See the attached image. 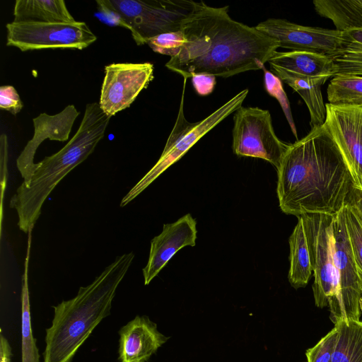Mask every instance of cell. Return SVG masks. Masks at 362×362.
Wrapping results in <instances>:
<instances>
[{
  "mask_svg": "<svg viewBox=\"0 0 362 362\" xmlns=\"http://www.w3.org/2000/svg\"><path fill=\"white\" fill-rule=\"evenodd\" d=\"M228 11V6L197 2L182 26L185 43L165 66L186 79L198 74L227 78L265 67L279 42L233 20Z\"/></svg>",
  "mask_w": 362,
  "mask_h": 362,
  "instance_id": "1",
  "label": "cell"
},
{
  "mask_svg": "<svg viewBox=\"0 0 362 362\" xmlns=\"http://www.w3.org/2000/svg\"><path fill=\"white\" fill-rule=\"evenodd\" d=\"M277 170L281 210L288 215L334 216L354 186L337 146L324 124L290 145Z\"/></svg>",
  "mask_w": 362,
  "mask_h": 362,
  "instance_id": "2",
  "label": "cell"
},
{
  "mask_svg": "<svg viewBox=\"0 0 362 362\" xmlns=\"http://www.w3.org/2000/svg\"><path fill=\"white\" fill-rule=\"evenodd\" d=\"M134 258L131 252L117 256L71 299L53 306L52 325L46 329L43 362H71L98 325L110 315L117 289Z\"/></svg>",
  "mask_w": 362,
  "mask_h": 362,
  "instance_id": "3",
  "label": "cell"
},
{
  "mask_svg": "<svg viewBox=\"0 0 362 362\" xmlns=\"http://www.w3.org/2000/svg\"><path fill=\"white\" fill-rule=\"evenodd\" d=\"M110 118L99 103L87 104L74 136L59 151L35 164L30 182H22L10 200L21 230L28 233L33 228L45 201L58 183L93 152L103 139Z\"/></svg>",
  "mask_w": 362,
  "mask_h": 362,
  "instance_id": "4",
  "label": "cell"
},
{
  "mask_svg": "<svg viewBox=\"0 0 362 362\" xmlns=\"http://www.w3.org/2000/svg\"><path fill=\"white\" fill-rule=\"evenodd\" d=\"M187 80L184 78L180 109L175 123L160 158L122 198L121 207L131 202L165 170L180 160L206 133L239 109L248 94V89H244L206 118L199 122H190L185 118L184 112Z\"/></svg>",
  "mask_w": 362,
  "mask_h": 362,
  "instance_id": "5",
  "label": "cell"
},
{
  "mask_svg": "<svg viewBox=\"0 0 362 362\" xmlns=\"http://www.w3.org/2000/svg\"><path fill=\"white\" fill-rule=\"evenodd\" d=\"M300 217L315 277V303L321 308L329 307L332 317L337 309L338 296L333 235L334 216L309 214Z\"/></svg>",
  "mask_w": 362,
  "mask_h": 362,
  "instance_id": "6",
  "label": "cell"
},
{
  "mask_svg": "<svg viewBox=\"0 0 362 362\" xmlns=\"http://www.w3.org/2000/svg\"><path fill=\"white\" fill-rule=\"evenodd\" d=\"M119 13L131 28L137 45H143L158 35L181 30L193 12L192 0H105Z\"/></svg>",
  "mask_w": 362,
  "mask_h": 362,
  "instance_id": "7",
  "label": "cell"
},
{
  "mask_svg": "<svg viewBox=\"0 0 362 362\" xmlns=\"http://www.w3.org/2000/svg\"><path fill=\"white\" fill-rule=\"evenodd\" d=\"M233 153L264 159L277 170L291 144L276 134L269 110L241 106L233 116Z\"/></svg>",
  "mask_w": 362,
  "mask_h": 362,
  "instance_id": "8",
  "label": "cell"
},
{
  "mask_svg": "<svg viewBox=\"0 0 362 362\" xmlns=\"http://www.w3.org/2000/svg\"><path fill=\"white\" fill-rule=\"evenodd\" d=\"M6 45L18 48L22 52L70 48L83 49L93 44L96 35L86 23H8Z\"/></svg>",
  "mask_w": 362,
  "mask_h": 362,
  "instance_id": "9",
  "label": "cell"
},
{
  "mask_svg": "<svg viewBox=\"0 0 362 362\" xmlns=\"http://www.w3.org/2000/svg\"><path fill=\"white\" fill-rule=\"evenodd\" d=\"M333 235L338 296L336 311L330 319L334 325L343 321H359L362 313V281L351 251L344 208L334 215Z\"/></svg>",
  "mask_w": 362,
  "mask_h": 362,
  "instance_id": "10",
  "label": "cell"
},
{
  "mask_svg": "<svg viewBox=\"0 0 362 362\" xmlns=\"http://www.w3.org/2000/svg\"><path fill=\"white\" fill-rule=\"evenodd\" d=\"M255 28L276 40L279 47L317 53L335 58L344 50L343 32L298 25L282 18H268Z\"/></svg>",
  "mask_w": 362,
  "mask_h": 362,
  "instance_id": "11",
  "label": "cell"
},
{
  "mask_svg": "<svg viewBox=\"0 0 362 362\" xmlns=\"http://www.w3.org/2000/svg\"><path fill=\"white\" fill-rule=\"evenodd\" d=\"M153 64L114 63L105 66L99 105L112 117L129 107L153 79Z\"/></svg>",
  "mask_w": 362,
  "mask_h": 362,
  "instance_id": "12",
  "label": "cell"
},
{
  "mask_svg": "<svg viewBox=\"0 0 362 362\" xmlns=\"http://www.w3.org/2000/svg\"><path fill=\"white\" fill-rule=\"evenodd\" d=\"M325 106L324 125L347 165L354 187L362 190V105Z\"/></svg>",
  "mask_w": 362,
  "mask_h": 362,
  "instance_id": "13",
  "label": "cell"
},
{
  "mask_svg": "<svg viewBox=\"0 0 362 362\" xmlns=\"http://www.w3.org/2000/svg\"><path fill=\"white\" fill-rule=\"evenodd\" d=\"M197 234V223L190 214L165 223L161 233L151 241L148 259L142 269L144 284H149L180 249L194 246Z\"/></svg>",
  "mask_w": 362,
  "mask_h": 362,
  "instance_id": "14",
  "label": "cell"
},
{
  "mask_svg": "<svg viewBox=\"0 0 362 362\" xmlns=\"http://www.w3.org/2000/svg\"><path fill=\"white\" fill-rule=\"evenodd\" d=\"M79 114L74 105H69L56 115L43 112L33 119L34 134L16 159V167L23 178V184L27 185L30 181L36 164L34 163L35 155L40 145L47 139L67 141Z\"/></svg>",
  "mask_w": 362,
  "mask_h": 362,
  "instance_id": "15",
  "label": "cell"
},
{
  "mask_svg": "<svg viewBox=\"0 0 362 362\" xmlns=\"http://www.w3.org/2000/svg\"><path fill=\"white\" fill-rule=\"evenodd\" d=\"M120 362H146L169 339L148 316L136 315L119 331Z\"/></svg>",
  "mask_w": 362,
  "mask_h": 362,
  "instance_id": "16",
  "label": "cell"
},
{
  "mask_svg": "<svg viewBox=\"0 0 362 362\" xmlns=\"http://www.w3.org/2000/svg\"><path fill=\"white\" fill-rule=\"evenodd\" d=\"M268 62L271 69H279L306 78L329 79L337 74L334 58L310 52L276 51Z\"/></svg>",
  "mask_w": 362,
  "mask_h": 362,
  "instance_id": "17",
  "label": "cell"
},
{
  "mask_svg": "<svg viewBox=\"0 0 362 362\" xmlns=\"http://www.w3.org/2000/svg\"><path fill=\"white\" fill-rule=\"evenodd\" d=\"M271 71L303 98L310 113L312 127L322 125L327 111L321 87L329 78L302 77L279 69H271Z\"/></svg>",
  "mask_w": 362,
  "mask_h": 362,
  "instance_id": "18",
  "label": "cell"
},
{
  "mask_svg": "<svg viewBox=\"0 0 362 362\" xmlns=\"http://www.w3.org/2000/svg\"><path fill=\"white\" fill-rule=\"evenodd\" d=\"M13 16L15 22L76 21L63 0H17L14 5Z\"/></svg>",
  "mask_w": 362,
  "mask_h": 362,
  "instance_id": "19",
  "label": "cell"
},
{
  "mask_svg": "<svg viewBox=\"0 0 362 362\" xmlns=\"http://www.w3.org/2000/svg\"><path fill=\"white\" fill-rule=\"evenodd\" d=\"M290 247V267L288 281L291 285L298 288L307 285L312 274V267L303 221L298 217L288 240Z\"/></svg>",
  "mask_w": 362,
  "mask_h": 362,
  "instance_id": "20",
  "label": "cell"
},
{
  "mask_svg": "<svg viewBox=\"0 0 362 362\" xmlns=\"http://www.w3.org/2000/svg\"><path fill=\"white\" fill-rule=\"evenodd\" d=\"M315 11L340 31L362 30V0H315Z\"/></svg>",
  "mask_w": 362,
  "mask_h": 362,
  "instance_id": "21",
  "label": "cell"
},
{
  "mask_svg": "<svg viewBox=\"0 0 362 362\" xmlns=\"http://www.w3.org/2000/svg\"><path fill=\"white\" fill-rule=\"evenodd\" d=\"M32 230L28 233V245L21 278V362H40V355L33 336L31 327L28 269L31 247Z\"/></svg>",
  "mask_w": 362,
  "mask_h": 362,
  "instance_id": "22",
  "label": "cell"
},
{
  "mask_svg": "<svg viewBox=\"0 0 362 362\" xmlns=\"http://www.w3.org/2000/svg\"><path fill=\"white\" fill-rule=\"evenodd\" d=\"M330 362H362V321L339 322Z\"/></svg>",
  "mask_w": 362,
  "mask_h": 362,
  "instance_id": "23",
  "label": "cell"
},
{
  "mask_svg": "<svg viewBox=\"0 0 362 362\" xmlns=\"http://www.w3.org/2000/svg\"><path fill=\"white\" fill-rule=\"evenodd\" d=\"M332 105H359L362 102V76L338 74L332 77L327 89Z\"/></svg>",
  "mask_w": 362,
  "mask_h": 362,
  "instance_id": "24",
  "label": "cell"
},
{
  "mask_svg": "<svg viewBox=\"0 0 362 362\" xmlns=\"http://www.w3.org/2000/svg\"><path fill=\"white\" fill-rule=\"evenodd\" d=\"M264 71V83L266 91L272 97L275 98L284 113L286 119L290 126L292 133L297 140L298 134L295 122L292 116L291 106L287 95L283 88L281 80L272 72L267 70L265 67Z\"/></svg>",
  "mask_w": 362,
  "mask_h": 362,
  "instance_id": "25",
  "label": "cell"
},
{
  "mask_svg": "<svg viewBox=\"0 0 362 362\" xmlns=\"http://www.w3.org/2000/svg\"><path fill=\"white\" fill-rule=\"evenodd\" d=\"M344 213L351 251L362 281V226L347 204L344 207Z\"/></svg>",
  "mask_w": 362,
  "mask_h": 362,
  "instance_id": "26",
  "label": "cell"
},
{
  "mask_svg": "<svg viewBox=\"0 0 362 362\" xmlns=\"http://www.w3.org/2000/svg\"><path fill=\"white\" fill-rule=\"evenodd\" d=\"M185 43V37L182 30L158 35L146 42L153 52L170 58L177 55Z\"/></svg>",
  "mask_w": 362,
  "mask_h": 362,
  "instance_id": "27",
  "label": "cell"
},
{
  "mask_svg": "<svg viewBox=\"0 0 362 362\" xmlns=\"http://www.w3.org/2000/svg\"><path fill=\"white\" fill-rule=\"evenodd\" d=\"M336 336L334 327L313 347L306 351L308 362H330Z\"/></svg>",
  "mask_w": 362,
  "mask_h": 362,
  "instance_id": "28",
  "label": "cell"
},
{
  "mask_svg": "<svg viewBox=\"0 0 362 362\" xmlns=\"http://www.w3.org/2000/svg\"><path fill=\"white\" fill-rule=\"evenodd\" d=\"M334 63L337 66L336 75L362 76V52H342L334 58Z\"/></svg>",
  "mask_w": 362,
  "mask_h": 362,
  "instance_id": "29",
  "label": "cell"
},
{
  "mask_svg": "<svg viewBox=\"0 0 362 362\" xmlns=\"http://www.w3.org/2000/svg\"><path fill=\"white\" fill-rule=\"evenodd\" d=\"M97 13L95 16L103 23L112 26H120L131 31V28L122 16L110 6L105 0H97Z\"/></svg>",
  "mask_w": 362,
  "mask_h": 362,
  "instance_id": "30",
  "label": "cell"
},
{
  "mask_svg": "<svg viewBox=\"0 0 362 362\" xmlns=\"http://www.w3.org/2000/svg\"><path fill=\"white\" fill-rule=\"evenodd\" d=\"M23 104L16 88L11 85L0 87V108L13 115L23 108Z\"/></svg>",
  "mask_w": 362,
  "mask_h": 362,
  "instance_id": "31",
  "label": "cell"
},
{
  "mask_svg": "<svg viewBox=\"0 0 362 362\" xmlns=\"http://www.w3.org/2000/svg\"><path fill=\"white\" fill-rule=\"evenodd\" d=\"M191 78L194 90L202 96L211 93L216 83V76L212 75L198 74Z\"/></svg>",
  "mask_w": 362,
  "mask_h": 362,
  "instance_id": "32",
  "label": "cell"
},
{
  "mask_svg": "<svg viewBox=\"0 0 362 362\" xmlns=\"http://www.w3.org/2000/svg\"><path fill=\"white\" fill-rule=\"evenodd\" d=\"M342 32L343 52H362V30H349Z\"/></svg>",
  "mask_w": 362,
  "mask_h": 362,
  "instance_id": "33",
  "label": "cell"
},
{
  "mask_svg": "<svg viewBox=\"0 0 362 362\" xmlns=\"http://www.w3.org/2000/svg\"><path fill=\"white\" fill-rule=\"evenodd\" d=\"M362 226V190L354 187L346 203Z\"/></svg>",
  "mask_w": 362,
  "mask_h": 362,
  "instance_id": "34",
  "label": "cell"
},
{
  "mask_svg": "<svg viewBox=\"0 0 362 362\" xmlns=\"http://www.w3.org/2000/svg\"><path fill=\"white\" fill-rule=\"evenodd\" d=\"M12 356L11 347L6 339L1 333L0 335V362H11Z\"/></svg>",
  "mask_w": 362,
  "mask_h": 362,
  "instance_id": "35",
  "label": "cell"
}]
</instances>
